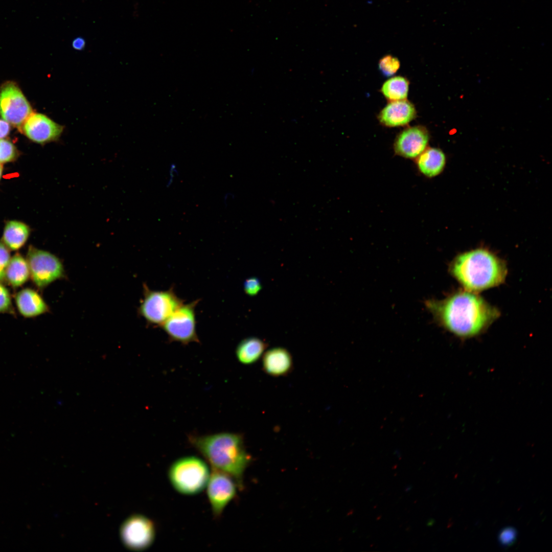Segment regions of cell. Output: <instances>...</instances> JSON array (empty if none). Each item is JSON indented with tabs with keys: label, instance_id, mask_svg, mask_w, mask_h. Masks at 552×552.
I'll list each match as a JSON object with an SVG mask.
<instances>
[{
	"label": "cell",
	"instance_id": "277c9868",
	"mask_svg": "<svg viewBox=\"0 0 552 552\" xmlns=\"http://www.w3.org/2000/svg\"><path fill=\"white\" fill-rule=\"evenodd\" d=\"M211 471L202 459L188 456L176 459L170 466L168 476L173 488L183 495L201 492L207 485Z\"/></svg>",
	"mask_w": 552,
	"mask_h": 552
},
{
	"label": "cell",
	"instance_id": "f546056e",
	"mask_svg": "<svg viewBox=\"0 0 552 552\" xmlns=\"http://www.w3.org/2000/svg\"><path fill=\"white\" fill-rule=\"evenodd\" d=\"M234 195L233 194L231 193H227L225 194V195L224 196V199H223L224 205H226L228 204V200H232L234 198Z\"/></svg>",
	"mask_w": 552,
	"mask_h": 552
},
{
	"label": "cell",
	"instance_id": "603a6c76",
	"mask_svg": "<svg viewBox=\"0 0 552 552\" xmlns=\"http://www.w3.org/2000/svg\"><path fill=\"white\" fill-rule=\"evenodd\" d=\"M0 313L14 314L9 290L0 283Z\"/></svg>",
	"mask_w": 552,
	"mask_h": 552
},
{
	"label": "cell",
	"instance_id": "ac0fdd59",
	"mask_svg": "<svg viewBox=\"0 0 552 552\" xmlns=\"http://www.w3.org/2000/svg\"><path fill=\"white\" fill-rule=\"evenodd\" d=\"M29 234L27 225L18 221H10L5 226L3 242L9 250H16L26 243Z\"/></svg>",
	"mask_w": 552,
	"mask_h": 552
},
{
	"label": "cell",
	"instance_id": "f1b7e54d",
	"mask_svg": "<svg viewBox=\"0 0 552 552\" xmlns=\"http://www.w3.org/2000/svg\"><path fill=\"white\" fill-rule=\"evenodd\" d=\"M9 123L4 120L0 119V139L6 137L10 132Z\"/></svg>",
	"mask_w": 552,
	"mask_h": 552
},
{
	"label": "cell",
	"instance_id": "4fadbf2b",
	"mask_svg": "<svg viewBox=\"0 0 552 552\" xmlns=\"http://www.w3.org/2000/svg\"><path fill=\"white\" fill-rule=\"evenodd\" d=\"M416 117L413 105L406 99L390 101L380 112L378 119L387 127H398L408 124Z\"/></svg>",
	"mask_w": 552,
	"mask_h": 552
},
{
	"label": "cell",
	"instance_id": "44dd1931",
	"mask_svg": "<svg viewBox=\"0 0 552 552\" xmlns=\"http://www.w3.org/2000/svg\"><path fill=\"white\" fill-rule=\"evenodd\" d=\"M400 66L398 59L390 55L382 57L379 61V67L381 72L386 76H391L395 74Z\"/></svg>",
	"mask_w": 552,
	"mask_h": 552
},
{
	"label": "cell",
	"instance_id": "7402d4cb",
	"mask_svg": "<svg viewBox=\"0 0 552 552\" xmlns=\"http://www.w3.org/2000/svg\"><path fill=\"white\" fill-rule=\"evenodd\" d=\"M17 156L15 146L10 141L0 139V164L12 162Z\"/></svg>",
	"mask_w": 552,
	"mask_h": 552
},
{
	"label": "cell",
	"instance_id": "8992f818",
	"mask_svg": "<svg viewBox=\"0 0 552 552\" xmlns=\"http://www.w3.org/2000/svg\"><path fill=\"white\" fill-rule=\"evenodd\" d=\"M26 260L30 278L35 286L40 289H44L56 280L67 278L61 260L48 251L30 246Z\"/></svg>",
	"mask_w": 552,
	"mask_h": 552
},
{
	"label": "cell",
	"instance_id": "7a4b0ae2",
	"mask_svg": "<svg viewBox=\"0 0 552 552\" xmlns=\"http://www.w3.org/2000/svg\"><path fill=\"white\" fill-rule=\"evenodd\" d=\"M188 441L211 465L212 469L231 476L238 487L250 458L245 449L241 434L223 432L212 434L189 435Z\"/></svg>",
	"mask_w": 552,
	"mask_h": 552
},
{
	"label": "cell",
	"instance_id": "3957f363",
	"mask_svg": "<svg viewBox=\"0 0 552 552\" xmlns=\"http://www.w3.org/2000/svg\"><path fill=\"white\" fill-rule=\"evenodd\" d=\"M449 269L466 290L474 292L500 285L507 274L505 262L482 248L459 255L451 263Z\"/></svg>",
	"mask_w": 552,
	"mask_h": 552
},
{
	"label": "cell",
	"instance_id": "484cf974",
	"mask_svg": "<svg viewBox=\"0 0 552 552\" xmlns=\"http://www.w3.org/2000/svg\"><path fill=\"white\" fill-rule=\"evenodd\" d=\"M517 537V532L513 527H506L499 535V541L503 546H509L513 544Z\"/></svg>",
	"mask_w": 552,
	"mask_h": 552
},
{
	"label": "cell",
	"instance_id": "d6986e66",
	"mask_svg": "<svg viewBox=\"0 0 552 552\" xmlns=\"http://www.w3.org/2000/svg\"><path fill=\"white\" fill-rule=\"evenodd\" d=\"M6 282L14 288L24 285L30 278V271L26 259L19 253L10 259L5 273Z\"/></svg>",
	"mask_w": 552,
	"mask_h": 552
},
{
	"label": "cell",
	"instance_id": "ffe728a7",
	"mask_svg": "<svg viewBox=\"0 0 552 552\" xmlns=\"http://www.w3.org/2000/svg\"><path fill=\"white\" fill-rule=\"evenodd\" d=\"M408 89V81L403 77L395 76L383 83L381 91L386 99L393 101L406 99Z\"/></svg>",
	"mask_w": 552,
	"mask_h": 552
},
{
	"label": "cell",
	"instance_id": "83f0119b",
	"mask_svg": "<svg viewBox=\"0 0 552 552\" xmlns=\"http://www.w3.org/2000/svg\"><path fill=\"white\" fill-rule=\"evenodd\" d=\"M86 44L85 39L80 36L77 37L73 39L72 42L73 48L76 50L81 51L84 49Z\"/></svg>",
	"mask_w": 552,
	"mask_h": 552
},
{
	"label": "cell",
	"instance_id": "9a60e30c",
	"mask_svg": "<svg viewBox=\"0 0 552 552\" xmlns=\"http://www.w3.org/2000/svg\"><path fill=\"white\" fill-rule=\"evenodd\" d=\"M262 365L264 371L270 376H284L289 373L292 367V358L286 349L273 348L264 353Z\"/></svg>",
	"mask_w": 552,
	"mask_h": 552
},
{
	"label": "cell",
	"instance_id": "e0dca14e",
	"mask_svg": "<svg viewBox=\"0 0 552 552\" xmlns=\"http://www.w3.org/2000/svg\"><path fill=\"white\" fill-rule=\"evenodd\" d=\"M266 348V343L263 340L249 337L239 343L236 349V355L241 363L251 364L260 359Z\"/></svg>",
	"mask_w": 552,
	"mask_h": 552
},
{
	"label": "cell",
	"instance_id": "30bf717a",
	"mask_svg": "<svg viewBox=\"0 0 552 552\" xmlns=\"http://www.w3.org/2000/svg\"><path fill=\"white\" fill-rule=\"evenodd\" d=\"M64 128L43 114L32 112L20 129L29 139L42 144L58 140Z\"/></svg>",
	"mask_w": 552,
	"mask_h": 552
},
{
	"label": "cell",
	"instance_id": "5bb4252c",
	"mask_svg": "<svg viewBox=\"0 0 552 552\" xmlns=\"http://www.w3.org/2000/svg\"><path fill=\"white\" fill-rule=\"evenodd\" d=\"M15 301L19 312L25 317H36L50 311L42 297L31 288L19 291L15 296Z\"/></svg>",
	"mask_w": 552,
	"mask_h": 552
},
{
	"label": "cell",
	"instance_id": "9c48e42d",
	"mask_svg": "<svg viewBox=\"0 0 552 552\" xmlns=\"http://www.w3.org/2000/svg\"><path fill=\"white\" fill-rule=\"evenodd\" d=\"M206 493L213 516L219 518L228 503L235 497L237 484L229 475L212 469Z\"/></svg>",
	"mask_w": 552,
	"mask_h": 552
},
{
	"label": "cell",
	"instance_id": "ba28073f",
	"mask_svg": "<svg viewBox=\"0 0 552 552\" xmlns=\"http://www.w3.org/2000/svg\"><path fill=\"white\" fill-rule=\"evenodd\" d=\"M32 109L22 93L13 82L0 88V114L4 120L19 128L32 113Z\"/></svg>",
	"mask_w": 552,
	"mask_h": 552
},
{
	"label": "cell",
	"instance_id": "5b68a950",
	"mask_svg": "<svg viewBox=\"0 0 552 552\" xmlns=\"http://www.w3.org/2000/svg\"><path fill=\"white\" fill-rule=\"evenodd\" d=\"M183 300L175 293L173 288L166 290H153L146 284L143 285V298L138 312L146 322L159 327L180 306Z\"/></svg>",
	"mask_w": 552,
	"mask_h": 552
},
{
	"label": "cell",
	"instance_id": "7c38bea8",
	"mask_svg": "<svg viewBox=\"0 0 552 552\" xmlns=\"http://www.w3.org/2000/svg\"><path fill=\"white\" fill-rule=\"evenodd\" d=\"M122 535L125 543L131 548L144 549L153 542L155 528L150 520L137 516L132 517L124 525Z\"/></svg>",
	"mask_w": 552,
	"mask_h": 552
},
{
	"label": "cell",
	"instance_id": "cb8c5ba5",
	"mask_svg": "<svg viewBox=\"0 0 552 552\" xmlns=\"http://www.w3.org/2000/svg\"><path fill=\"white\" fill-rule=\"evenodd\" d=\"M10 254L9 249L3 243L0 242V283H4L6 282L5 273L6 270L10 261Z\"/></svg>",
	"mask_w": 552,
	"mask_h": 552
},
{
	"label": "cell",
	"instance_id": "d4e9b609",
	"mask_svg": "<svg viewBox=\"0 0 552 552\" xmlns=\"http://www.w3.org/2000/svg\"><path fill=\"white\" fill-rule=\"evenodd\" d=\"M244 290L245 293L250 296L258 294L262 289V285L259 279L256 277L247 279L244 282Z\"/></svg>",
	"mask_w": 552,
	"mask_h": 552
},
{
	"label": "cell",
	"instance_id": "4316f807",
	"mask_svg": "<svg viewBox=\"0 0 552 552\" xmlns=\"http://www.w3.org/2000/svg\"><path fill=\"white\" fill-rule=\"evenodd\" d=\"M169 178L166 184L167 188H169L173 184L176 176H178V171L177 165L175 163H172L169 166Z\"/></svg>",
	"mask_w": 552,
	"mask_h": 552
},
{
	"label": "cell",
	"instance_id": "2e32d148",
	"mask_svg": "<svg viewBox=\"0 0 552 552\" xmlns=\"http://www.w3.org/2000/svg\"><path fill=\"white\" fill-rule=\"evenodd\" d=\"M419 171L425 176L431 178L439 175L446 165V156L440 149L427 148L416 159Z\"/></svg>",
	"mask_w": 552,
	"mask_h": 552
},
{
	"label": "cell",
	"instance_id": "8fae6325",
	"mask_svg": "<svg viewBox=\"0 0 552 552\" xmlns=\"http://www.w3.org/2000/svg\"><path fill=\"white\" fill-rule=\"evenodd\" d=\"M429 139L425 127L407 128L397 135L394 145L395 152L404 158L416 159L427 148Z\"/></svg>",
	"mask_w": 552,
	"mask_h": 552
},
{
	"label": "cell",
	"instance_id": "4dcf8cb0",
	"mask_svg": "<svg viewBox=\"0 0 552 552\" xmlns=\"http://www.w3.org/2000/svg\"><path fill=\"white\" fill-rule=\"evenodd\" d=\"M3 166H2V165L1 164H0V179L1 178L2 173H3Z\"/></svg>",
	"mask_w": 552,
	"mask_h": 552
},
{
	"label": "cell",
	"instance_id": "52a82bcc",
	"mask_svg": "<svg viewBox=\"0 0 552 552\" xmlns=\"http://www.w3.org/2000/svg\"><path fill=\"white\" fill-rule=\"evenodd\" d=\"M200 300L182 304L176 309L161 326L171 342L183 345L193 342L199 343L196 331L195 308Z\"/></svg>",
	"mask_w": 552,
	"mask_h": 552
},
{
	"label": "cell",
	"instance_id": "6da1fadb",
	"mask_svg": "<svg viewBox=\"0 0 552 552\" xmlns=\"http://www.w3.org/2000/svg\"><path fill=\"white\" fill-rule=\"evenodd\" d=\"M425 306L439 325L462 338L482 333L499 315L497 309L466 290L441 301L427 300Z\"/></svg>",
	"mask_w": 552,
	"mask_h": 552
}]
</instances>
